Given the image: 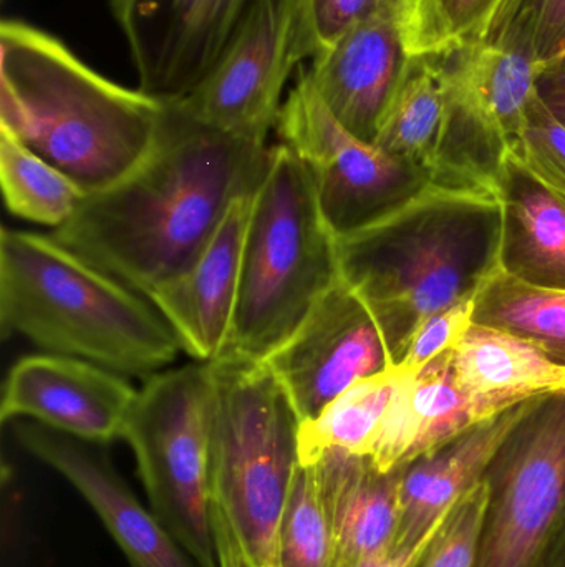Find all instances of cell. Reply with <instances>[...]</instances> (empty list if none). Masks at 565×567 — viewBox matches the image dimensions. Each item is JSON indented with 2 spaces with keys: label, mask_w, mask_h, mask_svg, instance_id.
Here are the masks:
<instances>
[{
  "label": "cell",
  "mask_w": 565,
  "mask_h": 567,
  "mask_svg": "<svg viewBox=\"0 0 565 567\" xmlns=\"http://www.w3.org/2000/svg\"><path fill=\"white\" fill-rule=\"evenodd\" d=\"M314 466L334 526V567H358L394 551L401 522V468L380 473L368 456L337 450Z\"/></svg>",
  "instance_id": "20"
},
{
  "label": "cell",
  "mask_w": 565,
  "mask_h": 567,
  "mask_svg": "<svg viewBox=\"0 0 565 567\" xmlns=\"http://www.w3.org/2000/svg\"><path fill=\"white\" fill-rule=\"evenodd\" d=\"M211 492L249 567H279L282 515L301 466V420L264 363L209 362Z\"/></svg>",
  "instance_id": "6"
},
{
  "label": "cell",
  "mask_w": 565,
  "mask_h": 567,
  "mask_svg": "<svg viewBox=\"0 0 565 567\" xmlns=\"http://www.w3.org/2000/svg\"><path fill=\"white\" fill-rule=\"evenodd\" d=\"M0 183L12 215L53 229L62 228L86 196L69 176L3 132Z\"/></svg>",
  "instance_id": "26"
},
{
  "label": "cell",
  "mask_w": 565,
  "mask_h": 567,
  "mask_svg": "<svg viewBox=\"0 0 565 567\" xmlns=\"http://www.w3.org/2000/svg\"><path fill=\"white\" fill-rule=\"evenodd\" d=\"M447 512L437 523L433 528L414 546H404V548H395L394 551L387 553V555L380 556V558L370 559V561L364 563L358 567H415L420 561L421 556L427 551L428 546L433 542L435 535L438 529L443 525L444 519L448 516Z\"/></svg>",
  "instance_id": "35"
},
{
  "label": "cell",
  "mask_w": 565,
  "mask_h": 567,
  "mask_svg": "<svg viewBox=\"0 0 565 567\" xmlns=\"http://www.w3.org/2000/svg\"><path fill=\"white\" fill-rule=\"evenodd\" d=\"M477 293L435 313L418 327L395 372L401 379L418 375L435 359L457 349L474 323Z\"/></svg>",
  "instance_id": "32"
},
{
  "label": "cell",
  "mask_w": 565,
  "mask_h": 567,
  "mask_svg": "<svg viewBox=\"0 0 565 567\" xmlns=\"http://www.w3.org/2000/svg\"><path fill=\"white\" fill-rule=\"evenodd\" d=\"M255 0H109L138 75L139 90L161 102L186 99Z\"/></svg>",
  "instance_id": "13"
},
{
  "label": "cell",
  "mask_w": 565,
  "mask_h": 567,
  "mask_svg": "<svg viewBox=\"0 0 565 567\" xmlns=\"http://www.w3.org/2000/svg\"><path fill=\"white\" fill-rule=\"evenodd\" d=\"M496 176L504 203L501 266L521 281L565 290V203L510 153Z\"/></svg>",
  "instance_id": "21"
},
{
  "label": "cell",
  "mask_w": 565,
  "mask_h": 567,
  "mask_svg": "<svg viewBox=\"0 0 565 567\" xmlns=\"http://www.w3.org/2000/svg\"><path fill=\"white\" fill-rule=\"evenodd\" d=\"M216 546H218L219 567H249L238 536L232 532L231 523L218 505L212 506Z\"/></svg>",
  "instance_id": "34"
},
{
  "label": "cell",
  "mask_w": 565,
  "mask_h": 567,
  "mask_svg": "<svg viewBox=\"0 0 565 567\" xmlns=\"http://www.w3.org/2000/svg\"><path fill=\"white\" fill-rule=\"evenodd\" d=\"M540 92L547 109L565 126V73L563 70H550L540 82Z\"/></svg>",
  "instance_id": "36"
},
{
  "label": "cell",
  "mask_w": 565,
  "mask_h": 567,
  "mask_svg": "<svg viewBox=\"0 0 565 567\" xmlns=\"http://www.w3.org/2000/svg\"><path fill=\"white\" fill-rule=\"evenodd\" d=\"M557 567H565V539L561 546L559 556H557Z\"/></svg>",
  "instance_id": "37"
},
{
  "label": "cell",
  "mask_w": 565,
  "mask_h": 567,
  "mask_svg": "<svg viewBox=\"0 0 565 567\" xmlns=\"http://www.w3.org/2000/svg\"><path fill=\"white\" fill-rule=\"evenodd\" d=\"M331 513L314 465H301L279 528V567H334Z\"/></svg>",
  "instance_id": "27"
},
{
  "label": "cell",
  "mask_w": 565,
  "mask_h": 567,
  "mask_svg": "<svg viewBox=\"0 0 565 567\" xmlns=\"http://www.w3.org/2000/svg\"><path fill=\"white\" fill-rule=\"evenodd\" d=\"M390 0H301L302 16L315 53L337 42L368 17L380 12Z\"/></svg>",
  "instance_id": "33"
},
{
  "label": "cell",
  "mask_w": 565,
  "mask_h": 567,
  "mask_svg": "<svg viewBox=\"0 0 565 567\" xmlns=\"http://www.w3.org/2000/svg\"><path fill=\"white\" fill-rule=\"evenodd\" d=\"M444 59H411L374 142L430 178L447 175L450 156L453 105Z\"/></svg>",
  "instance_id": "22"
},
{
  "label": "cell",
  "mask_w": 565,
  "mask_h": 567,
  "mask_svg": "<svg viewBox=\"0 0 565 567\" xmlns=\"http://www.w3.org/2000/svg\"><path fill=\"white\" fill-rule=\"evenodd\" d=\"M138 390L125 375L73 357L29 355L10 369L0 420H32L85 442L123 439Z\"/></svg>",
  "instance_id": "15"
},
{
  "label": "cell",
  "mask_w": 565,
  "mask_h": 567,
  "mask_svg": "<svg viewBox=\"0 0 565 567\" xmlns=\"http://www.w3.org/2000/svg\"><path fill=\"white\" fill-rule=\"evenodd\" d=\"M411 59L400 3L390 0L315 53L307 73L332 115L358 138L374 143Z\"/></svg>",
  "instance_id": "16"
},
{
  "label": "cell",
  "mask_w": 565,
  "mask_h": 567,
  "mask_svg": "<svg viewBox=\"0 0 565 567\" xmlns=\"http://www.w3.org/2000/svg\"><path fill=\"white\" fill-rule=\"evenodd\" d=\"M271 152L199 122L179 102H166L145 158L118 182L86 195L53 239L148 297L185 275L231 206L258 192Z\"/></svg>",
  "instance_id": "1"
},
{
  "label": "cell",
  "mask_w": 565,
  "mask_h": 567,
  "mask_svg": "<svg viewBox=\"0 0 565 567\" xmlns=\"http://www.w3.org/2000/svg\"><path fill=\"white\" fill-rule=\"evenodd\" d=\"M275 130L307 169L318 208L337 238L387 215L430 179L345 128L315 92L304 66H299Z\"/></svg>",
  "instance_id": "9"
},
{
  "label": "cell",
  "mask_w": 565,
  "mask_h": 567,
  "mask_svg": "<svg viewBox=\"0 0 565 567\" xmlns=\"http://www.w3.org/2000/svg\"><path fill=\"white\" fill-rule=\"evenodd\" d=\"M17 442L55 470L95 509L129 567H201L146 509L113 465L105 445L17 420Z\"/></svg>",
  "instance_id": "14"
},
{
  "label": "cell",
  "mask_w": 565,
  "mask_h": 567,
  "mask_svg": "<svg viewBox=\"0 0 565 567\" xmlns=\"http://www.w3.org/2000/svg\"><path fill=\"white\" fill-rule=\"evenodd\" d=\"M503 228L498 176L448 173L337 238L341 278L370 307L395 367L425 320L478 293L496 271Z\"/></svg>",
  "instance_id": "2"
},
{
  "label": "cell",
  "mask_w": 565,
  "mask_h": 567,
  "mask_svg": "<svg viewBox=\"0 0 565 567\" xmlns=\"http://www.w3.org/2000/svg\"><path fill=\"white\" fill-rule=\"evenodd\" d=\"M0 329L125 377L158 373L182 350L151 300L53 236L13 229L0 235Z\"/></svg>",
  "instance_id": "4"
},
{
  "label": "cell",
  "mask_w": 565,
  "mask_h": 567,
  "mask_svg": "<svg viewBox=\"0 0 565 567\" xmlns=\"http://www.w3.org/2000/svg\"><path fill=\"white\" fill-rule=\"evenodd\" d=\"M526 400L531 399L514 393L470 392L454 377L451 352L443 353L418 375L398 377L390 405L365 456L380 473L397 472Z\"/></svg>",
  "instance_id": "17"
},
{
  "label": "cell",
  "mask_w": 565,
  "mask_h": 567,
  "mask_svg": "<svg viewBox=\"0 0 565 567\" xmlns=\"http://www.w3.org/2000/svg\"><path fill=\"white\" fill-rule=\"evenodd\" d=\"M537 399L478 423L401 468V522L395 548L417 545L464 493L484 478L494 456Z\"/></svg>",
  "instance_id": "19"
},
{
  "label": "cell",
  "mask_w": 565,
  "mask_h": 567,
  "mask_svg": "<svg viewBox=\"0 0 565 567\" xmlns=\"http://www.w3.org/2000/svg\"><path fill=\"white\" fill-rule=\"evenodd\" d=\"M496 37L526 45L550 70L565 60V0H516Z\"/></svg>",
  "instance_id": "31"
},
{
  "label": "cell",
  "mask_w": 565,
  "mask_h": 567,
  "mask_svg": "<svg viewBox=\"0 0 565 567\" xmlns=\"http://www.w3.org/2000/svg\"><path fill=\"white\" fill-rule=\"evenodd\" d=\"M397 382L395 369L368 377L332 400L315 419L302 422L299 430L301 465H314L322 455L334 450L367 455Z\"/></svg>",
  "instance_id": "25"
},
{
  "label": "cell",
  "mask_w": 565,
  "mask_h": 567,
  "mask_svg": "<svg viewBox=\"0 0 565 567\" xmlns=\"http://www.w3.org/2000/svg\"><path fill=\"white\" fill-rule=\"evenodd\" d=\"M254 195L231 206L208 248L185 275L146 297L175 330L181 349L198 362H215L228 343Z\"/></svg>",
  "instance_id": "18"
},
{
  "label": "cell",
  "mask_w": 565,
  "mask_h": 567,
  "mask_svg": "<svg viewBox=\"0 0 565 567\" xmlns=\"http://www.w3.org/2000/svg\"><path fill=\"white\" fill-rule=\"evenodd\" d=\"M444 62L453 105L448 168L496 175L547 69L513 39L471 43Z\"/></svg>",
  "instance_id": "11"
},
{
  "label": "cell",
  "mask_w": 565,
  "mask_h": 567,
  "mask_svg": "<svg viewBox=\"0 0 565 567\" xmlns=\"http://www.w3.org/2000/svg\"><path fill=\"white\" fill-rule=\"evenodd\" d=\"M508 153L565 203V126L547 109L541 92Z\"/></svg>",
  "instance_id": "29"
},
{
  "label": "cell",
  "mask_w": 565,
  "mask_h": 567,
  "mask_svg": "<svg viewBox=\"0 0 565 567\" xmlns=\"http://www.w3.org/2000/svg\"><path fill=\"white\" fill-rule=\"evenodd\" d=\"M211 412L209 363H191L149 375L123 430L151 512L201 567H219L209 466Z\"/></svg>",
  "instance_id": "7"
},
{
  "label": "cell",
  "mask_w": 565,
  "mask_h": 567,
  "mask_svg": "<svg viewBox=\"0 0 565 567\" xmlns=\"http://www.w3.org/2000/svg\"><path fill=\"white\" fill-rule=\"evenodd\" d=\"M474 323L530 340L565 367V290L521 281L500 265L478 290Z\"/></svg>",
  "instance_id": "24"
},
{
  "label": "cell",
  "mask_w": 565,
  "mask_h": 567,
  "mask_svg": "<svg viewBox=\"0 0 565 567\" xmlns=\"http://www.w3.org/2000/svg\"><path fill=\"white\" fill-rule=\"evenodd\" d=\"M165 106L100 75L45 30L20 20L0 23V132L85 195L118 182L145 158Z\"/></svg>",
  "instance_id": "3"
},
{
  "label": "cell",
  "mask_w": 565,
  "mask_h": 567,
  "mask_svg": "<svg viewBox=\"0 0 565 567\" xmlns=\"http://www.w3.org/2000/svg\"><path fill=\"white\" fill-rule=\"evenodd\" d=\"M314 55L301 0H255L215 66L179 103L212 128L268 145L292 70Z\"/></svg>",
  "instance_id": "10"
},
{
  "label": "cell",
  "mask_w": 565,
  "mask_h": 567,
  "mask_svg": "<svg viewBox=\"0 0 565 567\" xmlns=\"http://www.w3.org/2000/svg\"><path fill=\"white\" fill-rule=\"evenodd\" d=\"M338 278L337 236L318 208L307 169L279 143L252 198L234 317L221 357L265 362Z\"/></svg>",
  "instance_id": "5"
},
{
  "label": "cell",
  "mask_w": 565,
  "mask_h": 567,
  "mask_svg": "<svg viewBox=\"0 0 565 567\" xmlns=\"http://www.w3.org/2000/svg\"><path fill=\"white\" fill-rule=\"evenodd\" d=\"M516 0H411L420 56L453 55L493 39Z\"/></svg>",
  "instance_id": "28"
},
{
  "label": "cell",
  "mask_w": 565,
  "mask_h": 567,
  "mask_svg": "<svg viewBox=\"0 0 565 567\" xmlns=\"http://www.w3.org/2000/svg\"><path fill=\"white\" fill-rule=\"evenodd\" d=\"M451 367L460 385L474 393L534 399L565 390V367L530 340L481 323H473L451 350Z\"/></svg>",
  "instance_id": "23"
},
{
  "label": "cell",
  "mask_w": 565,
  "mask_h": 567,
  "mask_svg": "<svg viewBox=\"0 0 565 567\" xmlns=\"http://www.w3.org/2000/svg\"><path fill=\"white\" fill-rule=\"evenodd\" d=\"M484 478L473 567H553L565 539V390L536 400Z\"/></svg>",
  "instance_id": "8"
},
{
  "label": "cell",
  "mask_w": 565,
  "mask_h": 567,
  "mask_svg": "<svg viewBox=\"0 0 565 567\" xmlns=\"http://www.w3.org/2000/svg\"><path fill=\"white\" fill-rule=\"evenodd\" d=\"M488 503L490 483L483 478L454 503L415 567H473Z\"/></svg>",
  "instance_id": "30"
},
{
  "label": "cell",
  "mask_w": 565,
  "mask_h": 567,
  "mask_svg": "<svg viewBox=\"0 0 565 567\" xmlns=\"http://www.w3.org/2000/svg\"><path fill=\"white\" fill-rule=\"evenodd\" d=\"M262 363L287 393L301 423L315 419L354 383L395 369L380 323L342 278Z\"/></svg>",
  "instance_id": "12"
}]
</instances>
